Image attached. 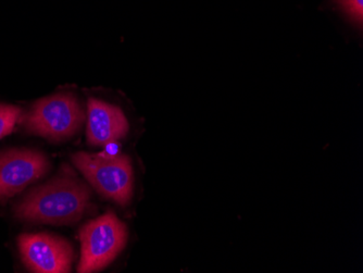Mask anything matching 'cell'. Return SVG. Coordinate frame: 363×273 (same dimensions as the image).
<instances>
[{
  "label": "cell",
  "mask_w": 363,
  "mask_h": 273,
  "mask_svg": "<svg viewBox=\"0 0 363 273\" xmlns=\"http://www.w3.org/2000/svg\"><path fill=\"white\" fill-rule=\"evenodd\" d=\"M91 191L71 169L63 168L52 180L33 189L14 207L18 219L32 223L71 224L89 205Z\"/></svg>",
  "instance_id": "1"
},
{
  "label": "cell",
  "mask_w": 363,
  "mask_h": 273,
  "mask_svg": "<svg viewBox=\"0 0 363 273\" xmlns=\"http://www.w3.org/2000/svg\"><path fill=\"white\" fill-rule=\"evenodd\" d=\"M72 162L89 184L103 196L121 206L133 196L134 174L130 157L126 155H93L79 152Z\"/></svg>",
  "instance_id": "2"
},
{
  "label": "cell",
  "mask_w": 363,
  "mask_h": 273,
  "mask_svg": "<svg viewBox=\"0 0 363 273\" xmlns=\"http://www.w3.org/2000/svg\"><path fill=\"white\" fill-rule=\"evenodd\" d=\"M84 120V110L74 95L57 94L36 101L22 123L30 133L62 142L75 135Z\"/></svg>",
  "instance_id": "3"
},
{
  "label": "cell",
  "mask_w": 363,
  "mask_h": 273,
  "mask_svg": "<svg viewBox=\"0 0 363 273\" xmlns=\"http://www.w3.org/2000/svg\"><path fill=\"white\" fill-rule=\"evenodd\" d=\"M81 260L79 273L98 272L111 264L125 247L128 229L112 211L91 220L79 230Z\"/></svg>",
  "instance_id": "4"
},
{
  "label": "cell",
  "mask_w": 363,
  "mask_h": 273,
  "mask_svg": "<svg viewBox=\"0 0 363 273\" xmlns=\"http://www.w3.org/2000/svg\"><path fill=\"white\" fill-rule=\"evenodd\" d=\"M18 245L24 264L32 272H71L74 254L65 238L48 233L22 234Z\"/></svg>",
  "instance_id": "5"
},
{
  "label": "cell",
  "mask_w": 363,
  "mask_h": 273,
  "mask_svg": "<svg viewBox=\"0 0 363 273\" xmlns=\"http://www.w3.org/2000/svg\"><path fill=\"white\" fill-rule=\"evenodd\" d=\"M49 170L48 159L30 150H8L0 155V201H7Z\"/></svg>",
  "instance_id": "6"
},
{
  "label": "cell",
  "mask_w": 363,
  "mask_h": 273,
  "mask_svg": "<svg viewBox=\"0 0 363 273\" xmlns=\"http://www.w3.org/2000/svg\"><path fill=\"white\" fill-rule=\"evenodd\" d=\"M86 138L89 145L105 146L117 142L128 133V122L117 106L89 99Z\"/></svg>",
  "instance_id": "7"
},
{
  "label": "cell",
  "mask_w": 363,
  "mask_h": 273,
  "mask_svg": "<svg viewBox=\"0 0 363 273\" xmlns=\"http://www.w3.org/2000/svg\"><path fill=\"white\" fill-rule=\"evenodd\" d=\"M21 113V109L16 106L0 104V140L13 131Z\"/></svg>",
  "instance_id": "8"
},
{
  "label": "cell",
  "mask_w": 363,
  "mask_h": 273,
  "mask_svg": "<svg viewBox=\"0 0 363 273\" xmlns=\"http://www.w3.org/2000/svg\"><path fill=\"white\" fill-rule=\"evenodd\" d=\"M338 5L350 14L356 21L362 22L363 19V0H336Z\"/></svg>",
  "instance_id": "9"
}]
</instances>
